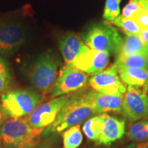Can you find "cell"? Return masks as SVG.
I'll return each mask as SVG.
<instances>
[{"mask_svg": "<svg viewBox=\"0 0 148 148\" xmlns=\"http://www.w3.org/2000/svg\"><path fill=\"white\" fill-rule=\"evenodd\" d=\"M104 114H99L90 118L84 123L82 130L88 139L97 142L102 131Z\"/></svg>", "mask_w": 148, "mask_h": 148, "instance_id": "ac0fdd59", "label": "cell"}, {"mask_svg": "<svg viewBox=\"0 0 148 148\" xmlns=\"http://www.w3.org/2000/svg\"><path fill=\"white\" fill-rule=\"evenodd\" d=\"M112 23L120 27L126 34H140L141 29L132 18H125L119 15L112 21Z\"/></svg>", "mask_w": 148, "mask_h": 148, "instance_id": "44dd1931", "label": "cell"}, {"mask_svg": "<svg viewBox=\"0 0 148 148\" xmlns=\"http://www.w3.org/2000/svg\"><path fill=\"white\" fill-rule=\"evenodd\" d=\"M8 117L6 113L5 112L4 110H3L1 103H0V125H2V123L5 121H6V118Z\"/></svg>", "mask_w": 148, "mask_h": 148, "instance_id": "4316f807", "label": "cell"}, {"mask_svg": "<svg viewBox=\"0 0 148 148\" xmlns=\"http://www.w3.org/2000/svg\"><path fill=\"white\" fill-rule=\"evenodd\" d=\"M94 114H103L108 112L121 111L123 95H105L95 90L89 91Z\"/></svg>", "mask_w": 148, "mask_h": 148, "instance_id": "4fadbf2b", "label": "cell"}, {"mask_svg": "<svg viewBox=\"0 0 148 148\" xmlns=\"http://www.w3.org/2000/svg\"><path fill=\"white\" fill-rule=\"evenodd\" d=\"M136 54L148 56V49L138 35L126 34L119 55L131 56Z\"/></svg>", "mask_w": 148, "mask_h": 148, "instance_id": "2e32d148", "label": "cell"}, {"mask_svg": "<svg viewBox=\"0 0 148 148\" xmlns=\"http://www.w3.org/2000/svg\"><path fill=\"white\" fill-rule=\"evenodd\" d=\"M59 49L66 65L72 66L79 56L89 48L77 34L68 33L61 37L59 40Z\"/></svg>", "mask_w": 148, "mask_h": 148, "instance_id": "7c38bea8", "label": "cell"}, {"mask_svg": "<svg viewBox=\"0 0 148 148\" xmlns=\"http://www.w3.org/2000/svg\"><path fill=\"white\" fill-rule=\"evenodd\" d=\"M43 131L31 127L25 117L11 118L0 127V140L3 148H34Z\"/></svg>", "mask_w": 148, "mask_h": 148, "instance_id": "7a4b0ae2", "label": "cell"}, {"mask_svg": "<svg viewBox=\"0 0 148 148\" xmlns=\"http://www.w3.org/2000/svg\"><path fill=\"white\" fill-rule=\"evenodd\" d=\"M132 18L138 25L140 29L148 28V13L145 8H141L138 12H136Z\"/></svg>", "mask_w": 148, "mask_h": 148, "instance_id": "d4e9b609", "label": "cell"}, {"mask_svg": "<svg viewBox=\"0 0 148 148\" xmlns=\"http://www.w3.org/2000/svg\"><path fill=\"white\" fill-rule=\"evenodd\" d=\"M143 4L144 5V8H145L148 13V0H143Z\"/></svg>", "mask_w": 148, "mask_h": 148, "instance_id": "f546056e", "label": "cell"}, {"mask_svg": "<svg viewBox=\"0 0 148 148\" xmlns=\"http://www.w3.org/2000/svg\"><path fill=\"white\" fill-rule=\"evenodd\" d=\"M147 58H148V56H147Z\"/></svg>", "mask_w": 148, "mask_h": 148, "instance_id": "d6a6232c", "label": "cell"}, {"mask_svg": "<svg viewBox=\"0 0 148 148\" xmlns=\"http://www.w3.org/2000/svg\"><path fill=\"white\" fill-rule=\"evenodd\" d=\"M144 8L143 0H130L122 10V15L125 18H132V16L141 8Z\"/></svg>", "mask_w": 148, "mask_h": 148, "instance_id": "cb8c5ba5", "label": "cell"}, {"mask_svg": "<svg viewBox=\"0 0 148 148\" xmlns=\"http://www.w3.org/2000/svg\"><path fill=\"white\" fill-rule=\"evenodd\" d=\"M145 90H146V91H148V78H147V82H146L145 84Z\"/></svg>", "mask_w": 148, "mask_h": 148, "instance_id": "4dcf8cb0", "label": "cell"}, {"mask_svg": "<svg viewBox=\"0 0 148 148\" xmlns=\"http://www.w3.org/2000/svg\"><path fill=\"white\" fill-rule=\"evenodd\" d=\"M123 116L130 121H136L148 116V96L136 86H128L123 95L121 108Z\"/></svg>", "mask_w": 148, "mask_h": 148, "instance_id": "9c48e42d", "label": "cell"}, {"mask_svg": "<svg viewBox=\"0 0 148 148\" xmlns=\"http://www.w3.org/2000/svg\"><path fill=\"white\" fill-rule=\"evenodd\" d=\"M0 148H3V146H2V144H1V140H0Z\"/></svg>", "mask_w": 148, "mask_h": 148, "instance_id": "1f68e13d", "label": "cell"}, {"mask_svg": "<svg viewBox=\"0 0 148 148\" xmlns=\"http://www.w3.org/2000/svg\"><path fill=\"white\" fill-rule=\"evenodd\" d=\"M88 82L95 91L105 95H124L127 90L120 80L117 68L114 64L108 69L92 74Z\"/></svg>", "mask_w": 148, "mask_h": 148, "instance_id": "ba28073f", "label": "cell"}, {"mask_svg": "<svg viewBox=\"0 0 148 148\" xmlns=\"http://www.w3.org/2000/svg\"><path fill=\"white\" fill-rule=\"evenodd\" d=\"M88 76L84 71L73 66L66 65L61 70L51 91L52 98L68 95L84 87L88 82Z\"/></svg>", "mask_w": 148, "mask_h": 148, "instance_id": "52a82bcc", "label": "cell"}, {"mask_svg": "<svg viewBox=\"0 0 148 148\" xmlns=\"http://www.w3.org/2000/svg\"><path fill=\"white\" fill-rule=\"evenodd\" d=\"M121 0H106L103 11V18L107 21L112 22L119 16Z\"/></svg>", "mask_w": 148, "mask_h": 148, "instance_id": "603a6c76", "label": "cell"}, {"mask_svg": "<svg viewBox=\"0 0 148 148\" xmlns=\"http://www.w3.org/2000/svg\"><path fill=\"white\" fill-rule=\"evenodd\" d=\"M34 148H54L52 145H50L49 143H40L38 144L36 147H35Z\"/></svg>", "mask_w": 148, "mask_h": 148, "instance_id": "83f0119b", "label": "cell"}, {"mask_svg": "<svg viewBox=\"0 0 148 148\" xmlns=\"http://www.w3.org/2000/svg\"><path fill=\"white\" fill-rule=\"evenodd\" d=\"M129 138L132 140H143L148 138V120L134 123L130 127Z\"/></svg>", "mask_w": 148, "mask_h": 148, "instance_id": "ffe728a7", "label": "cell"}, {"mask_svg": "<svg viewBox=\"0 0 148 148\" xmlns=\"http://www.w3.org/2000/svg\"><path fill=\"white\" fill-rule=\"evenodd\" d=\"M119 76L128 86H145L148 78V69L138 68H117Z\"/></svg>", "mask_w": 148, "mask_h": 148, "instance_id": "9a60e30c", "label": "cell"}, {"mask_svg": "<svg viewBox=\"0 0 148 148\" xmlns=\"http://www.w3.org/2000/svg\"><path fill=\"white\" fill-rule=\"evenodd\" d=\"M25 36L21 25L16 23L0 25V53L8 55L16 51L25 42Z\"/></svg>", "mask_w": 148, "mask_h": 148, "instance_id": "30bf717a", "label": "cell"}, {"mask_svg": "<svg viewBox=\"0 0 148 148\" xmlns=\"http://www.w3.org/2000/svg\"><path fill=\"white\" fill-rule=\"evenodd\" d=\"M72 95H66L53 98L47 102L38 105L29 115L25 116L33 128L45 130L54 121L64 105Z\"/></svg>", "mask_w": 148, "mask_h": 148, "instance_id": "8992f818", "label": "cell"}, {"mask_svg": "<svg viewBox=\"0 0 148 148\" xmlns=\"http://www.w3.org/2000/svg\"><path fill=\"white\" fill-rule=\"evenodd\" d=\"M82 140L79 124L69 127L62 133L63 148H77L81 145Z\"/></svg>", "mask_w": 148, "mask_h": 148, "instance_id": "d6986e66", "label": "cell"}, {"mask_svg": "<svg viewBox=\"0 0 148 148\" xmlns=\"http://www.w3.org/2000/svg\"><path fill=\"white\" fill-rule=\"evenodd\" d=\"M125 133V121L104 114L101 136L96 142L99 145H109L119 140Z\"/></svg>", "mask_w": 148, "mask_h": 148, "instance_id": "5bb4252c", "label": "cell"}, {"mask_svg": "<svg viewBox=\"0 0 148 148\" xmlns=\"http://www.w3.org/2000/svg\"><path fill=\"white\" fill-rule=\"evenodd\" d=\"M109 53L94 49H88L78 56L72 66L86 73H95L108 65Z\"/></svg>", "mask_w": 148, "mask_h": 148, "instance_id": "8fae6325", "label": "cell"}, {"mask_svg": "<svg viewBox=\"0 0 148 148\" xmlns=\"http://www.w3.org/2000/svg\"><path fill=\"white\" fill-rule=\"evenodd\" d=\"M83 41L94 50L119 54L123 39L112 25L98 23L92 25L83 34Z\"/></svg>", "mask_w": 148, "mask_h": 148, "instance_id": "5b68a950", "label": "cell"}, {"mask_svg": "<svg viewBox=\"0 0 148 148\" xmlns=\"http://www.w3.org/2000/svg\"><path fill=\"white\" fill-rule=\"evenodd\" d=\"M58 58L50 51L44 52L37 58L28 72L33 86L42 95L51 91L57 79Z\"/></svg>", "mask_w": 148, "mask_h": 148, "instance_id": "277c9868", "label": "cell"}, {"mask_svg": "<svg viewBox=\"0 0 148 148\" xmlns=\"http://www.w3.org/2000/svg\"><path fill=\"white\" fill-rule=\"evenodd\" d=\"M136 148H148V141L145 142V143H140L138 145Z\"/></svg>", "mask_w": 148, "mask_h": 148, "instance_id": "f1b7e54d", "label": "cell"}, {"mask_svg": "<svg viewBox=\"0 0 148 148\" xmlns=\"http://www.w3.org/2000/svg\"><path fill=\"white\" fill-rule=\"evenodd\" d=\"M10 83L11 75L8 64L0 58V95L8 91Z\"/></svg>", "mask_w": 148, "mask_h": 148, "instance_id": "7402d4cb", "label": "cell"}, {"mask_svg": "<svg viewBox=\"0 0 148 148\" xmlns=\"http://www.w3.org/2000/svg\"><path fill=\"white\" fill-rule=\"evenodd\" d=\"M42 100L40 93L29 88H19L1 95V103L7 116L19 119L28 116Z\"/></svg>", "mask_w": 148, "mask_h": 148, "instance_id": "3957f363", "label": "cell"}, {"mask_svg": "<svg viewBox=\"0 0 148 148\" xmlns=\"http://www.w3.org/2000/svg\"><path fill=\"white\" fill-rule=\"evenodd\" d=\"M114 64L116 66V68L148 69V58L147 55L143 54L131 56L119 55Z\"/></svg>", "mask_w": 148, "mask_h": 148, "instance_id": "e0dca14e", "label": "cell"}, {"mask_svg": "<svg viewBox=\"0 0 148 148\" xmlns=\"http://www.w3.org/2000/svg\"><path fill=\"white\" fill-rule=\"evenodd\" d=\"M93 114L89 91L81 90L72 95L60 110L54 121L44 130L42 136L59 134L69 127L79 125Z\"/></svg>", "mask_w": 148, "mask_h": 148, "instance_id": "6da1fadb", "label": "cell"}, {"mask_svg": "<svg viewBox=\"0 0 148 148\" xmlns=\"http://www.w3.org/2000/svg\"><path fill=\"white\" fill-rule=\"evenodd\" d=\"M138 36H140L146 47L148 49V28L142 29Z\"/></svg>", "mask_w": 148, "mask_h": 148, "instance_id": "484cf974", "label": "cell"}]
</instances>
